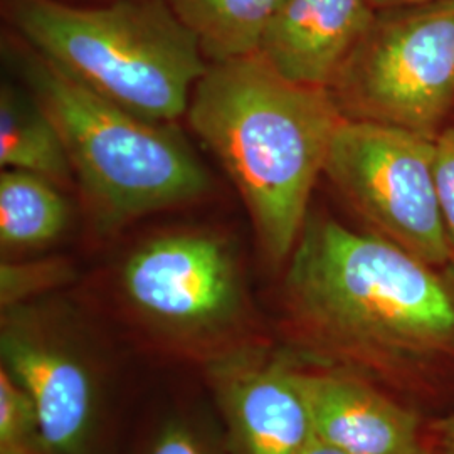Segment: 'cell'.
I'll list each match as a JSON object with an SVG mask.
<instances>
[{
  "label": "cell",
  "instance_id": "obj_20",
  "mask_svg": "<svg viewBox=\"0 0 454 454\" xmlns=\"http://www.w3.org/2000/svg\"><path fill=\"white\" fill-rule=\"evenodd\" d=\"M300 454H348L345 451H341L339 448L325 442L322 439L313 436V439L309 441V444L300 451Z\"/></svg>",
  "mask_w": 454,
  "mask_h": 454
},
{
  "label": "cell",
  "instance_id": "obj_17",
  "mask_svg": "<svg viewBox=\"0 0 454 454\" xmlns=\"http://www.w3.org/2000/svg\"><path fill=\"white\" fill-rule=\"evenodd\" d=\"M138 454H231L227 441L204 421L176 414L163 419L146 438Z\"/></svg>",
  "mask_w": 454,
  "mask_h": 454
},
{
  "label": "cell",
  "instance_id": "obj_4",
  "mask_svg": "<svg viewBox=\"0 0 454 454\" xmlns=\"http://www.w3.org/2000/svg\"><path fill=\"white\" fill-rule=\"evenodd\" d=\"M12 33L98 97L155 123L187 114L207 71L165 0H2Z\"/></svg>",
  "mask_w": 454,
  "mask_h": 454
},
{
  "label": "cell",
  "instance_id": "obj_18",
  "mask_svg": "<svg viewBox=\"0 0 454 454\" xmlns=\"http://www.w3.org/2000/svg\"><path fill=\"white\" fill-rule=\"evenodd\" d=\"M436 176L444 224L454 253V125L436 140Z\"/></svg>",
  "mask_w": 454,
  "mask_h": 454
},
{
  "label": "cell",
  "instance_id": "obj_11",
  "mask_svg": "<svg viewBox=\"0 0 454 454\" xmlns=\"http://www.w3.org/2000/svg\"><path fill=\"white\" fill-rule=\"evenodd\" d=\"M373 16L369 0H283L258 54L281 78L328 90Z\"/></svg>",
  "mask_w": 454,
  "mask_h": 454
},
{
  "label": "cell",
  "instance_id": "obj_3",
  "mask_svg": "<svg viewBox=\"0 0 454 454\" xmlns=\"http://www.w3.org/2000/svg\"><path fill=\"white\" fill-rule=\"evenodd\" d=\"M11 34L5 46L63 137L99 236L211 194L206 165L172 123L148 121L98 97Z\"/></svg>",
  "mask_w": 454,
  "mask_h": 454
},
{
  "label": "cell",
  "instance_id": "obj_1",
  "mask_svg": "<svg viewBox=\"0 0 454 454\" xmlns=\"http://www.w3.org/2000/svg\"><path fill=\"white\" fill-rule=\"evenodd\" d=\"M283 309L294 362L365 379L427 421L454 411V262L309 211Z\"/></svg>",
  "mask_w": 454,
  "mask_h": 454
},
{
  "label": "cell",
  "instance_id": "obj_19",
  "mask_svg": "<svg viewBox=\"0 0 454 454\" xmlns=\"http://www.w3.org/2000/svg\"><path fill=\"white\" fill-rule=\"evenodd\" d=\"M429 431L454 453V411L442 418L429 421Z\"/></svg>",
  "mask_w": 454,
  "mask_h": 454
},
{
  "label": "cell",
  "instance_id": "obj_12",
  "mask_svg": "<svg viewBox=\"0 0 454 454\" xmlns=\"http://www.w3.org/2000/svg\"><path fill=\"white\" fill-rule=\"evenodd\" d=\"M0 167L26 170L58 185L74 180L63 137L31 91L0 90Z\"/></svg>",
  "mask_w": 454,
  "mask_h": 454
},
{
  "label": "cell",
  "instance_id": "obj_13",
  "mask_svg": "<svg viewBox=\"0 0 454 454\" xmlns=\"http://www.w3.org/2000/svg\"><path fill=\"white\" fill-rule=\"evenodd\" d=\"M61 185L26 170L0 172V246L4 254L33 251L58 241L69 224Z\"/></svg>",
  "mask_w": 454,
  "mask_h": 454
},
{
  "label": "cell",
  "instance_id": "obj_10",
  "mask_svg": "<svg viewBox=\"0 0 454 454\" xmlns=\"http://www.w3.org/2000/svg\"><path fill=\"white\" fill-rule=\"evenodd\" d=\"M313 433L348 454H419L429 421L386 390L352 373L296 362Z\"/></svg>",
  "mask_w": 454,
  "mask_h": 454
},
{
  "label": "cell",
  "instance_id": "obj_15",
  "mask_svg": "<svg viewBox=\"0 0 454 454\" xmlns=\"http://www.w3.org/2000/svg\"><path fill=\"white\" fill-rule=\"evenodd\" d=\"M0 454H49L31 395L0 367Z\"/></svg>",
  "mask_w": 454,
  "mask_h": 454
},
{
  "label": "cell",
  "instance_id": "obj_9",
  "mask_svg": "<svg viewBox=\"0 0 454 454\" xmlns=\"http://www.w3.org/2000/svg\"><path fill=\"white\" fill-rule=\"evenodd\" d=\"M296 362L246 345L206 364L231 454H300L315 436Z\"/></svg>",
  "mask_w": 454,
  "mask_h": 454
},
{
  "label": "cell",
  "instance_id": "obj_14",
  "mask_svg": "<svg viewBox=\"0 0 454 454\" xmlns=\"http://www.w3.org/2000/svg\"><path fill=\"white\" fill-rule=\"evenodd\" d=\"M194 34L207 63L258 54L261 37L283 0H165Z\"/></svg>",
  "mask_w": 454,
  "mask_h": 454
},
{
  "label": "cell",
  "instance_id": "obj_2",
  "mask_svg": "<svg viewBox=\"0 0 454 454\" xmlns=\"http://www.w3.org/2000/svg\"><path fill=\"white\" fill-rule=\"evenodd\" d=\"M187 120L241 195L264 256L285 264L343 120L330 91L288 82L253 54L209 65Z\"/></svg>",
  "mask_w": 454,
  "mask_h": 454
},
{
  "label": "cell",
  "instance_id": "obj_16",
  "mask_svg": "<svg viewBox=\"0 0 454 454\" xmlns=\"http://www.w3.org/2000/svg\"><path fill=\"white\" fill-rule=\"evenodd\" d=\"M73 278L71 264L63 260H4L0 264L2 309L31 303L35 296L63 286Z\"/></svg>",
  "mask_w": 454,
  "mask_h": 454
},
{
  "label": "cell",
  "instance_id": "obj_23",
  "mask_svg": "<svg viewBox=\"0 0 454 454\" xmlns=\"http://www.w3.org/2000/svg\"><path fill=\"white\" fill-rule=\"evenodd\" d=\"M66 2H74V4H82V2H86V4H93V2H103V0H66Z\"/></svg>",
  "mask_w": 454,
  "mask_h": 454
},
{
  "label": "cell",
  "instance_id": "obj_6",
  "mask_svg": "<svg viewBox=\"0 0 454 454\" xmlns=\"http://www.w3.org/2000/svg\"><path fill=\"white\" fill-rule=\"evenodd\" d=\"M328 91L347 120L438 140L454 112V0L375 11Z\"/></svg>",
  "mask_w": 454,
  "mask_h": 454
},
{
  "label": "cell",
  "instance_id": "obj_7",
  "mask_svg": "<svg viewBox=\"0 0 454 454\" xmlns=\"http://www.w3.org/2000/svg\"><path fill=\"white\" fill-rule=\"evenodd\" d=\"M324 176L367 231L431 264H453L439 199L436 140L343 118Z\"/></svg>",
  "mask_w": 454,
  "mask_h": 454
},
{
  "label": "cell",
  "instance_id": "obj_22",
  "mask_svg": "<svg viewBox=\"0 0 454 454\" xmlns=\"http://www.w3.org/2000/svg\"><path fill=\"white\" fill-rule=\"evenodd\" d=\"M427 427H429V424H427ZM419 454H454L448 446H444L441 441H439L431 431H429V436H427V441H426V444H424V448H422V451Z\"/></svg>",
  "mask_w": 454,
  "mask_h": 454
},
{
  "label": "cell",
  "instance_id": "obj_5",
  "mask_svg": "<svg viewBox=\"0 0 454 454\" xmlns=\"http://www.w3.org/2000/svg\"><path fill=\"white\" fill-rule=\"evenodd\" d=\"M116 288L152 337L204 364L251 343L239 249L221 231L177 227L148 236L120 262Z\"/></svg>",
  "mask_w": 454,
  "mask_h": 454
},
{
  "label": "cell",
  "instance_id": "obj_8",
  "mask_svg": "<svg viewBox=\"0 0 454 454\" xmlns=\"http://www.w3.org/2000/svg\"><path fill=\"white\" fill-rule=\"evenodd\" d=\"M2 369L31 395L49 454H97L105 386L86 341L31 303L2 309Z\"/></svg>",
  "mask_w": 454,
  "mask_h": 454
},
{
  "label": "cell",
  "instance_id": "obj_21",
  "mask_svg": "<svg viewBox=\"0 0 454 454\" xmlns=\"http://www.w3.org/2000/svg\"><path fill=\"white\" fill-rule=\"evenodd\" d=\"M441 0H369L375 11L390 9V7H404V5H419V4H431Z\"/></svg>",
  "mask_w": 454,
  "mask_h": 454
}]
</instances>
